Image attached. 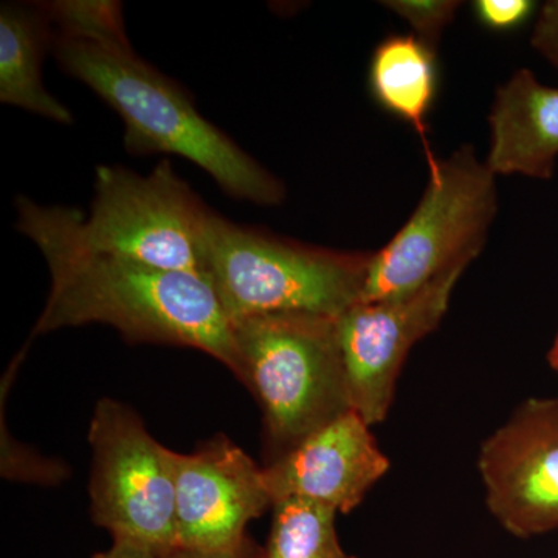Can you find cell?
<instances>
[{
  "label": "cell",
  "instance_id": "obj_22",
  "mask_svg": "<svg viewBox=\"0 0 558 558\" xmlns=\"http://www.w3.org/2000/svg\"><path fill=\"white\" fill-rule=\"evenodd\" d=\"M556 558H558V556Z\"/></svg>",
  "mask_w": 558,
  "mask_h": 558
},
{
  "label": "cell",
  "instance_id": "obj_17",
  "mask_svg": "<svg viewBox=\"0 0 558 558\" xmlns=\"http://www.w3.org/2000/svg\"><path fill=\"white\" fill-rule=\"evenodd\" d=\"M534 9L535 2L531 0H476L473 3L478 21L498 32L520 27Z\"/></svg>",
  "mask_w": 558,
  "mask_h": 558
},
{
  "label": "cell",
  "instance_id": "obj_8",
  "mask_svg": "<svg viewBox=\"0 0 558 558\" xmlns=\"http://www.w3.org/2000/svg\"><path fill=\"white\" fill-rule=\"evenodd\" d=\"M465 269H451L407 295L354 304L337 318L352 409L371 427L388 417L411 349L446 317Z\"/></svg>",
  "mask_w": 558,
  "mask_h": 558
},
{
  "label": "cell",
  "instance_id": "obj_5",
  "mask_svg": "<svg viewBox=\"0 0 558 558\" xmlns=\"http://www.w3.org/2000/svg\"><path fill=\"white\" fill-rule=\"evenodd\" d=\"M427 190L396 236L371 255L360 303L396 299L457 267H469L497 215V183L464 146L428 167Z\"/></svg>",
  "mask_w": 558,
  "mask_h": 558
},
{
  "label": "cell",
  "instance_id": "obj_18",
  "mask_svg": "<svg viewBox=\"0 0 558 558\" xmlns=\"http://www.w3.org/2000/svg\"><path fill=\"white\" fill-rule=\"evenodd\" d=\"M532 47L558 70V0H550L539 10Z\"/></svg>",
  "mask_w": 558,
  "mask_h": 558
},
{
  "label": "cell",
  "instance_id": "obj_19",
  "mask_svg": "<svg viewBox=\"0 0 558 558\" xmlns=\"http://www.w3.org/2000/svg\"><path fill=\"white\" fill-rule=\"evenodd\" d=\"M159 558H263V548L248 538L241 548L226 553H201V550L175 548L165 550Z\"/></svg>",
  "mask_w": 558,
  "mask_h": 558
},
{
  "label": "cell",
  "instance_id": "obj_10",
  "mask_svg": "<svg viewBox=\"0 0 558 558\" xmlns=\"http://www.w3.org/2000/svg\"><path fill=\"white\" fill-rule=\"evenodd\" d=\"M179 548L226 553L250 538L245 529L274 508L264 469L218 435L193 453L174 454Z\"/></svg>",
  "mask_w": 558,
  "mask_h": 558
},
{
  "label": "cell",
  "instance_id": "obj_11",
  "mask_svg": "<svg viewBox=\"0 0 558 558\" xmlns=\"http://www.w3.org/2000/svg\"><path fill=\"white\" fill-rule=\"evenodd\" d=\"M271 501L303 499L349 513L389 470L371 425L351 410L264 465Z\"/></svg>",
  "mask_w": 558,
  "mask_h": 558
},
{
  "label": "cell",
  "instance_id": "obj_16",
  "mask_svg": "<svg viewBox=\"0 0 558 558\" xmlns=\"http://www.w3.org/2000/svg\"><path fill=\"white\" fill-rule=\"evenodd\" d=\"M381 5L395 11L399 17L409 22L414 36L436 50L444 28L454 20V14L461 7V2H453V0H389V2H381Z\"/></svg>",
  "mask_w": 558,
  "mask_h": 558
},
{
  "label": "cell",
  "instance_id": "obj_6",
  "mask_svg": "<svg viewBox=\"0 0 558 558\" xmlns=\"http://www.w3.org/2000/svg\"><path fill=\"white\" fill-rule=\"evenodd\" d=\"M208 207L180 179L170 159L148 175L124 167H98L89 215L80 230L95 252L154 269L205 274Z\"/></svg>",
  "mask_w": 558,
  "mask_h": 558
},
{
  "label": "cell",
  "instance_id": "obj_20",
  "mask_svg": "<svg viewBox=\"0 0 558 558\" xmlns=\"http://www.w3.org/2000/svg\"><path fill=\"white\" fill-rule=\"evenodd\" d=\"M92 558H159V553L130 539H113L108 550L95 554Z\"/></svg>",
  "mask_w": 558,
  "mask_h": 558
},
{
  "label": "cell",
  "instance_id": "obj_15",
  "mask_svg": "<svg viewBox=\"0 0 558 558\" xmlns=\"http://www.w3.org/2000/svg\"><path fill=\"white\" fill-rule=\"evenodd\" d=\"M337 513L303 499L275 502L263 558H357L341 546Z\"/></svg>",
  "mask_w": 558,
  "mask_h": 558
},
{
  "label": "cell",
  "instance_id": "obj_1",
  "mask_svg": "<svg viewBox=\"0 0 558 558\" xmlns=\"http://www.w3.org/2000/svg\"><path fill=\"white\" fill-rule=\"evenodd\" d=\"M40 7L50 22L54 60L119 113L131 156L183 157L234 199L259 207L284 202L281 180L209 123L182 84L135 53L120 2L58 0Z\"/></svg>",
  "mask_w": 558,
  "mask_h": 558
},
{
  "label": "cell",
  "instance_id": "obj_13",
  "mask_svg": "<svg viewBox=\"0 0 558 558\" xmlns=\"http://www.w3.org/2000/svg\"><path fill=\"white\" fill-rule=\"evenodd\" d=\"M50 46V22L40 3H2L0 101L57 123L72 124L73 113L44 86L43 61Z\"/></svg>",
  "mask_w": 558,
  "mask_h": 558
},
{
  "label": "cell",
  "instance_id": "obj_14",
  "mask_svg": "<svg viewBox=\"0 0 558 558\" xmlns=\"http://www.w3.org/2000/svg\"><path fill=\"white\" fill-rule=\"evenodd\" d=\"M436 83V50L416 36H389L374 50L371 92L381 108L414 128L427 154L428 167L438 161L429 148L425 123L435 100Z\"/></svg>",
  "mask_w": 558,
  "mask_h": 558
},
{
  "label": "cell",
  "instance_id": "obj_7",
  "mask_svg": "<svg viewBox=\"0 0 558 558\" xmlns=\"http://www.w3.org/2000/svg\"><path fill=\"white\" fill-rule=\"evenodd\" d=\"M90 515L113 539L175 548V451L131 407L101 399L90 418Z\"/></svg>",
  "mask_w": 558,
  "mask_h": 558
},
{
  "label": "cell",
  "instance_id": "obj_9",
  "mask_svg": "<svg viewBox=\"0 0 558 558\" xmlns=\"http://www.w3.org/2000/svg\"><path fill=\"white\" fill-rule=\"evenodd\" d=\"M486 505L513 537L558 531V398H532L478 453Z\"/></svg>",
  "mask_w": 558,
  "mask_h": 558
},
{
  "label": "cell",
  "instance_id": "obj_3",
  "mask_svg": "<svg viewBox=\"0 0 558 558\" xmlns=\"http://www.w3.org/2000/svg\"><path fill=\"white\" fill-rule=\"evenodd\" d=\"M337 318L288 312L231 323V373L263 413L266 464L354 410Z\"/></svg>",
  "mask_w": 558,
  "mask_h": 558
},
{
  "label": "cell",
  "instance_id": "obj_4",
  "mask_svg": "<svg viewBox=\"0 0 558 558\" xmlns=\"http://www.w3.org/2000/svg\"><path fill=\"white\" fill-rule=\"evenodd\" d=\"M371 255L286 240L213 211L205 274L231 323L288 312L337 318L360 303Z\"/></svg>",
  "mask_w": 558,
  "mask_h": 558
},
{
  "label": "cell",
  "instance_id": "obj_12",
  "mask_svg": "<svg viewBox=\"0 0 558 558\" xmlns=\"http://www.w3.org/2000/svg\"><path fill=\"white\" fill-rule=\"evenodd\" d=\"M486 165L495 175L549 180L558 157V89L527 69L513 73L495 95Z\"/></svg>",
  "mask_w": 558,
  "mask_h": 558
},
{
  "label": "cell",
  "instance_id": "obj_21",
  "mask_svg": "<svg viewBox=\"0 0 558 558\" xmlns=\"http://www.w3.org/2000/svg\"><path fill=\"white\" fill-rule=\"evenodd\" d=\"M548 362L550 368L558 371V332L556 336V340H554L553 347H550L549 349Z\"/></svg>",
  "mask_w": 558,
  "mask_h": 558
},
{
  "label": "cell",
  "instance_id": "obj_2",
  "mask_svg": "<svg viewBox=\"0 0 558 558\" xmlns=\"http://www.w3.org/2000/svg\"><path fill=\"white\" fill-rule=\"evenodd\" d=\"M16 209L17 230L38 245L51 277L33 337L98 323L130 343L197 349L233 371V326L207 278L95 252L78 208L20 196Z\"/></svg>",
  "mask_w": 558,
  "mask_h": 558
}]
</instances>
